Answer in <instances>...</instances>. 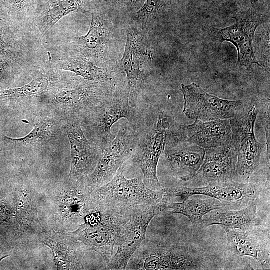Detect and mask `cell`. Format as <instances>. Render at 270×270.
<instances>
[{"mask_svg":"<svg viewBox=\"0 0 270 270\" xmlns=\"http://www.w3.org/2000/svg\"><path fill=\"white\" fill-rule=\"evenodd\" d=\"M204 264V256L189 247L145 239L126 270H201Z\"/></svg>","mask_w":270,"mask_h":270,"instance_id":"5b68a950","label":"cell"},{"mask_svg":"<svg viewBox=\"0 0 270 270\" xmlns=\"http://www.w3.org/2000/svg\"><path fill=\"white\" fill-rule=\"evenodd\" d=\"M130 0L131 2H136V0Z\"/></svg>","mask_w":270,"mask_h":270,"instance_id":"836d02e7","label":"cell"},{"mask_svg":"<svg viewBox=\"0 0 270 270\" xmlns=\"http://www.w3.org/2000/svg\"><path fill=\"white\" fill-rule=\"evenodd\" d=\"M52 124L49 121H44L36 124L32 130L26 136L20 138H12L4 136L0 138L9 142L21 145H30L36 143L47 138L50 134Z\"/></svg>","mask_w":270,"mask_h":270,"instance_id":"f546056e","label":"cell"},{"mask_svg":"<svg viewBox=\"0 0 270 270\" xmlns=\"http://www.w3.org/2000/svg\"><path fill=\"white\" fill-rule=\"evenodd\" d=\"M259 0H251L252 3H256L258 2Z\"/></svg>","mask_w":270,"mask_h":270,"instance_id":"1f68e13d","label":"cell"},{"mask_svg":"<svg viewBox=\"0 0 270 270\" xmlns=\"http://www.w3.org/2000/svg\"><path fill=\"white\" fill-rule=\"evenodd\" d=\"M184 99L183 112L190 119L202 122L230 120L244 106L242 100L219 98L205 92L194 82L181 84Z\"/></svg>","mask_w":270,"mask_h":270,"instance_id":"4fadbf2b","label":"cell"},{"mask_svg":"<svg viewBox=\"0 0 270 270\" xmlns=\"http://www.w3.org/2000/svg\"><path fill=\"white\" fill-rule=\"evenodd\" d=\"M14 200L20 236H38L45 229L38 218L34 193L26 180H22L16 186Z\"/></svg>","mask_w":270,"mask_h":270,"instance_id":"cb8c5ba5","label":"cell"},{"mask_svg":"<svg viewBox=\"0 0 270 270\" xmlns=\"http://www.w3.org/2000/svg\"><path fill=\"white\" fill-rule=\"evenodd\" d=\"M38 236L40 240L51 250L58 270H84L82 260L87 250L75 237L53 230H45Z\"/></svg>","mask_w":270,"mask_h":270,"instance_id":"d6986e66","label":"cell"},{"mask_svg":"<svg viewBox=\"0 0 270 270\" xmlns=\"http://www.w3.org/2000/svg\"><path fill=\"white\" fill-rule=\"evenodd\" d=\"M90 9L88 0H48L38 6L26 31L42 42L47 33L62 18Z\"/></svg>","mask_w":270,"mask_h":270,"instance_id":"ac0fdd59","label":"cell"},{"mask_svg":"<svg viewBox=\"0 0 270 270\" xmlns=\"http://www.w3.org/2000/svg\"><path fill=\"white\" fill-rule=\"evenodd\" d=\"M172 122L171 118L162 112L156 124L138 138L136 148L130 158L133 164L142 171L144 184L152 190L163 189L157 176V168L166 146L168 132Z\"/></svg>","mask_w":270,"mask_h":270,"instance_id":"ba28073f","label":"cell"},{"mask_svg":"<svg viewBox=\"0 0 270 270\" xmlns=\"http://www.w3.org/2000/svg\"><path fill=\"white\" fill-rule=\"evenodd\" d=\"M104 84L85 80L66 82L58 81L40 96L54 104L78 110L86 106L93 107L103 100L107 95Z\"/></svg>","mask_w":270,"mask_h":270,"instance_id":"2e32d148","label":"cell"},{"mask_svg":"<svg viewBox=\"0 0 270 270\" xmlns=\"http://www.w3.org/2000/svg\"><path fill=\"white\" fill-rule=\"evenodd\" d=\"M232 134L230 120L202 122L196 119L190 125L173 122L168 132L167 142H188L207 149L228 145Z\"/></svg>","mask_w":270,"mask_h":270,"instance_id":"5bb4252c","label":"cell"},{"mask_svg":"<svg viewBox=\"0 0 270 270\" xmlns=\"http://www.w3.org/2000/svg\"><path fill=\"white\" fill-rule=\"evenodd\" d=\"M164 190L170 200L180 197L185 200L194 195H203L219 200L226 209L231 210L243 208L258 200L261 192L256 184L234 180L210 184L196 188L180 186Z\"/></svg>","mask_w":270,"mask_h":270,"instance_id":"8fae6325","label":"cell"},{"mask_svg":"<svg viewBox=\"0 0 270 270\" xmlns=\"http://www.w3.org/2000/svg\"><path fill=\"white\" fill-rule=\"evenodd\" d=\"M105 0V1H106V0Z\"/></svg>","mask_w":270,"mask_h":270,"instance_id":"e575fe53","label":"cell"},{"mask_svg":"<svg viewBox=\"0 0 270 270\" xmlns=\"http://www.w3.org/2000/svg\"><path fill=\"white\" fill-rule=\"evenodd\" d=\"M205 152L196 176L208 184L234 180L236 157L230 144L205 149Z\"/></svg>","mask_w":270,"mask_h":270,"instance_id":"603a6c76","label":"cell"},{"mask_svg":"<svg viewBox=\"0 0 270 270\" xmlns=\"http://www.w3.org/2000/svg\"><path fill=\"white\" fill-rule=\"evenodd\" d=\"M90 195L85 185L76 184L68 180L50 192V210L59 231L73 232L84 222L86 216L93 211Z\"/></svg>","mask_w":270,"mask_h":270,"instance_id":"52a82bcc","label":"cell"},{"mask_svg":"<svg viewBox=\"0 0 270 270\" xmlns=\"http://www.w3.org/2000/svg\"><path fill=\"white\" fill-rule=\"evenodd\" d=\"M234 18L235 23L231 26L211 28L210 36L216 41L230 42L235 46L238 54V65L248 68L256 64L264 69L256 58L252 44L255 32L264 22V17L250 10Z\"/></svg>","mask_w":270,"mask_h":270,"instance_id":"7c38bea8","label":"cell"},{"mask_svg":"<svg viewBox=\"0 0 270 270\" xmlns=\"http://www.w3.org/2000/svg\"><path fill=\"white\" fill-rule=\"evenodd\" d=\"M164 154L170 171L184 182L194 178L205 156V149L196 145L184 142H167Z\"/></svg>","mask_w":270,"mask_h":270,"instance_id":"ffe728a7","label":"cell"},{"mask_svg":"<svg viewBox=\"0 0 270 270\" xmlns=\"http://www.w3.org/2000/svg\"><path fill=\"white\" fill-rule=\"evenodd\" d=\"M70 145L71 166L68 180L85 185L96 166L102 153L96 144L87 139L78 120L72 119L65 126Z\"/></svg>","mask_w":270,"mask_h":270,"instance_id":"9a60e30c","label":"cell"},{"mask_svg":"<svg viewBox=\"0 0 270 270\" xmlns=\"http://www.w3.org/2000/svg\"><path fill=\"white\" fill-rule=\"evenodd\" d=\"M134 208L94 210L76 230L68 234L81 242L87 250L100 254L106 266L114 254L116 240Z\"/></svg>","mask_w":270,"mask_h":270,"instance_id":"3957f363","label":"cell"},{"mask_svg":"<svg viewBox=\"0 0 270 270\" xmlns=\"http://www.w3.org/2000/svg\"><path fill=\"white\" fill-rule=\"evenodd\" d=\"M258 200H256L240 210L222 208L209 212L203 218L202 227L218 225L225 230L232 229L248 230L257 228L261 224V220L258 213Z\"/></svg>","mask_w":270,"mask_h":270,"instance_id":"484cf974","label":"cell"},{"mask_svg":"<svg viewBox=\"0 0 270 270\" xmlns=\"http://www.w3.org/2000/svg\"><path fill=\"white\" fill-rule=\"evenodd\" d=\"M122 118H126L136 130L139 117L136 108L129 103L126 88L107 94L100 103L92 108L87 117V125L95 144L102 150L116 137L111 132L112 126Z\"/></svg>","mask_w":270,"mask_h":270,"instance_id":"8992f818","label":"cell"},{"mask_svg":"<svg viewBox=\"0 0 270 270\" xmlns=\"http://www.w3.org/2000/svg\"><path fill=\"white\" fill-rule=\"evenodd\" d=\"M258 113L257 102L254 100L230 119L232 132L230 144L236 157L234 181L248 182V180L260 164L264 145L258 141L254 134Z\"/></svg>","mask_w":270,"mask_h":270,"instance_id":"277c9868","label":"cell"},{"mask_svg":"<svg viewBox=\"0 0 270 270\" xmlns=\"http://www.w3.org/2000/svg\"><path fill=\"white\" fill-rule=\"evenodd\" d=\"M108 41L106 21L98 12L94 10L87 34L74 38L66 44L68 50H61L80 56L96 64L103 58Z\"/></svg>","mask_w":270,"mask_h":270,"instance_id":"44dd1931","label":"cell"},{"mask_svg":"<svg viewBox=\"0 0 270 270\" xmlns=\"http://www.w3.org/2000/svg\"><path fill=\"white\" fill-rule=\"evenodd\" d=\"M124 172L122 166L110 182L91 193L93 211L129 208L142 204H166L170 200L164 189L152 190L142 178L127 179Z\"/></svg>","mask_w":270,"mask_h":270,"instance_id":"7a4b0ae2","label":"cell"},{"mask_svg":"<svg viewBox=\"0 0 270 270\" xmlns=\"http://www.w3.org/2000/svg\"><path fill=\"white\" fill-rule=\"evenodd\" d=\"M229 249L240 256H250L256 260L264 269L270 268V240L256 228L241 230H225Z\"/></svg>","mask_w":270,"mask_h":270,"instance_id":"7402d4cb","label":"cell"},{"mask_svg":"<svg viewBox=\"0 0 270 270\" xmlns=\"http://www.w3.org/2000/svg\"><path fill=\"white\" fill-rule=\"evenodd\" d=\"M142 36L133 28L127 31L124 52L121 60L126 74V90L130 105L136 108L144 82V66L145 55Z\"/></svg>","mask_w":270,"mask_h":270,"instance_id":"e0dca14e","label":"cell"},{"mask_svg":"<svg viewBox=\"0 0 270 270\" xmlns=\"http://www.w3.org/2000/svg\"><path fill=\"white\" fill-rule=\"evenodd\" d=\"M56 70L50 63L40 72V76L21 87L0 90V101L17 100L38 96L46 92L58 81Z\"/></svg>","mask_w":270,"mask_h":270,"instance_id":"83f0119b","label":"cell"},{"mask_svg":"<svg viewBox=\"0 0 270 270\" xmlns=\"http://www.w3.org/2000/svg\"><path fill=\"white\" fill-rule=\"evenodd\" d=\"M48 54L50 66L55 70L72 72L92 82L106 83L112 79L109 71L80 56L62 50L56 54L48 52Z\"/></svg>","mask_w":270,"mask_h":270,"instance_id":"d4e9b609","label":"cell"},{"mask_svg":"<svg viewBox=\"0 0 270 270\" xmlns=\"http://www.w3.org/2000/svg\"><path fill=\"white\" fill-rule=\"evenodd\" d=\"M166 204H142L134 206L129 220L122 227L116 240L117 250L107 270H126L134 253L146 239L148 228L152 220L166 210Z\"/></svg>","mask_w":270,"mask_h":270,"instance_id":"9c48e42d","label":"cell"},{"mask_svg":"<svg viewBox=\"0 0 270 270\" xmlns=\"http://www.w3.org/2000/svg\"><path fill=\"white\" fill-rule=\"evenodd\" d=\"M166 0H146L143 6L136 12L140 19L147 21L152 15L156 13L164 5Z\"/></svg>","mask_w":270,"mask_h":270,"instance_id":"4dcf8cb0","label":"cell"},{"mask_svg":"<svg viewBox=\"0 0 270 270\" xmlns=\"http://www.w3.org/2000/svg\"><path fill=\"white\" fill-rule=\"evenodd\" d=\"M165 207L171 210V214L184 215L194 226L201 227L203 216L206 214L216 210L225 208L219 200L203 195H194L181 202L170 200L166 204Z\"/></svg>","mask_w":270,"mask_h":270,"instance_id":"4316f807","label":"cell"},{"mask_svg":"<svg viewBox=\"0 0 270 270\" xmlns=\"http://www.w3.org/2000/svg\"><path fill=\"white\" fill-rule=\"evenodd\" d=\"M48 64L42 42L17 27L0 9V86L8 88L22 73L38 72Z\"/></svg>","mask_w":270,"mask_h":270,"instance_id":"6da1fadb","label":"cell"},{"mask_svg":"<svg viewBox=\"0 0 270 270\" xmlns=\"http://www.w3.org/2000/svg\"><path fill=\"white\" fill-rule=\"evenodd\" d=\"M46 0H42V4L46 2Z\"/></svg>","mask_w":270,"mask_h":270,"instance_id":"d6a6232c","label":"cell"},{"mask_svg":"<svg viewBox=\"0 0 270 270\" xmlns=\"http://www.w3.org/2000/svg\"><path fill=\"white\" fill-rule=\"evenodd\" d=\"M138 138L128 122L120 126L117 135L103 150L96 166L86 180V188L91 193L110 182L124 163L130 158Z\"/></svg>","mask_w":270,"mask_h":270,"instance_id":"30bf717a","label":"cell"},{"mask_svg":"<svg viewBox=\"0 0 270 270\" xmlns=\"http://www.w3.org/2000/svg\"><path fill=\"white\" fill-rule=\"evenodd\" d=\"M42 0H0V9L17 27L25 30Z\"/></svg>","mask_w":270,"mask_h":270,"instance_id":"f1b7e54d","label":"cell"}]
</instances>
